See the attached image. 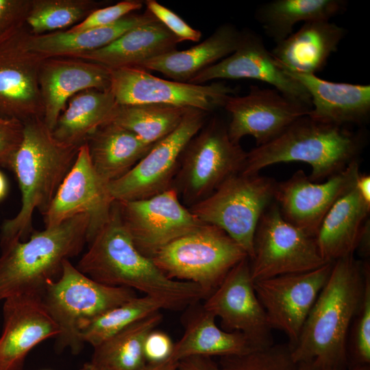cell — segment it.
<instances>
[{
  "label": "cell",
  "instance_id": "cell-21",
  "mask_svg": "<svg viewBox=\"0 0 370 370\" xmlns=\"http://www.w3.org/2000/svg\"><path fill=\"white\" fill-rule=\"evenodd\" d=\"M3 301L0 370H24L28 353L42 341L56 337L60 330L41 295L20 294Z\"/></svg>",
  "mask_w": 370,
  "mask_h": 370
},
{
  "label": "cell",
  "instance_id": "cell-11",
  "mask_svg": "<svg viewBox=\"0 0 370 370\" xmlns=\"http://www.w3.org/2000/svg\"><path fill=\"white\" fill-rule=\"evenodd\" d=\"M25 23L0 34V116L23 123L42 119L39 73L47 58L29 49Z\"/></svg>",
  "mask_w": 370,
  "mask_h": 370
},
{
  "label": "cell",
  "instance_id": "cell-23",
  "mask_svg": "<svg viewBox=\"0 0 370 370\" xmlns=\"http://www.w3.org/2000/svg\"><path fill=\"white\" fill-rule=\"evenodd\" d=\"M286 72L308 91L312 106L308 114L310 119L344 127L362 125L369 121V84L333 82L313 74Z\"/></svg>",
  "mask_w": 370,
  "mask_h": 370
},
{
  "label": "cell",
  "instance_id": "cell-31",
  "mask_svg": "<svg viewBox=\"0 0 370 370\" xmlns=\"http://www.w3.org/2000/svg\"><path fill=\"white\" fill-rule=\"evenodd\" d=\"M116 105L110 90L79 92L69 100L52 134L60 142L80 146L97 128L110 121Z\"/></svg>",
  "mask_w": 370,
  "mask_h": 370
},
{
  "label": "cell",
  "instance_id": "cell-19",
  "mask_svg": "<svg viewBox=\"0 0 370 370\" xmlns=\"http://www.w3.org/2000/svg\"><path fill=\"white\" fill-rule=\"evenodd\" d=\"M359 173L358 160L323 183L310 181L299 170L289 179L276 182L274 201L287 221L315 237L329 210L354 186Z\"/></svg>",
  "mask_w": 370,
  "mask_h": 370
},
{
  "label": "cell",
  "instance_id": "cell-12",
  "mask_svg": "<svg viewBox=\"0 0 370 370\" xmlns=\"http://www.w3.org/2000/svg\"><path fill=\"white\" fill-rule=\"evenodd\" d=\"M119 105L162 104L212 112L236 90L223 82L194 84L156 77L135 67L110 69V88Z\"/></svg>",
  "mask_w": 370,
  "mask_h": 370
},
{
  "label": "cell",
  "instance_id": "cell-16",
  "mask_svg": "<svg viewBox=\"0 0 370 370\" xmlns=\"http://www.w3.org/2000/svg\"><path fill=\"white\" fill-rule=\"evenodd\" d=\"M114 201L108 184L92 164L86 142L79 146L73 166L43 214L45 227L87 214L90 221L87 242L90 243L107 221Z\"/></svg>",
  "mask_w": 370,
  "mask_h": 370
},
{
  "label": "cell",
  "instance_id": "cell-13",
  "mask_svg": "<svg viewBox=\"0 0 370 370\" xmlns=\"http://www.w3.org/2000/svg\"><path fill=\"white\" fill-rule=\"evenodd\" d=\"M208 112L189 108L180 125L156 143L136 165L108 184L115 201L148 198L172 188L182 153L206 122Z\"/></svg>",
  "mask_w": 370,
  "mask_h": 370
},
{
  "label": "cell",
  "instance_id": "cell-50",
  "mask_svg": "<svg viewBox=\"0 0 370 370\" xmlns=\"http://www.w3.org/2000/svg\"><path fill=\"white\" fill-rule=\"evenodd\" d=\"M79 370H84V369L82 367Z\"/></svg>",
  "mask_w": 370,
  "mask_h": 370
},
{
  "label": "cell",
  "instance_id": "cell-1",
  "mask_svg": "<svg viewBox=\"0 0 370 370\" xmlns=\"http://www.w3.org/2000/svg\"><path fill=\"white\" fill-rule=\"evenodd\" d=\"M369 264L354 254L334 261L296 343L293 360L331 370L349 368L347 334L362 301Z\"/></svg>",
  "mask_w": 370,
  "mask_h": 370
},
{
  "label": "cell",
  "instance_id": "cell-47",
  "mask_svg": "<svg viewBox=\"0 0 370 370\" xmlns=\"http://www.w3.org/2000/svg\"><path fill=\"white\" fill-rule=\"evenodd\" d=\"M297 370H331L317 367L310 363H299ZM346 370H370V365L359 366L348 368Z\"/></svg>",
  "mask_w": 370,
  "mask_h": 370
},
{
  "label": "cell",
  "instance_id": "cell-48",
  "mask_svg": "<svg viewBox=\"0 0 370 370\" xmlns=\"http://www.w3.org/2000/svg\"><path fill=\"white\" fill-rule=\"evenodd\" d=\"M8 190L7 181L3 174L0 171V200L6 195Z\"/></svg>",
  "mask_w": 370,
  "mask_h": 370
},
{
  "label": "cell",
  "instance_id": "cell-17",
  "mask_svg": "<svg viewBox=\"0 0 370 370\" xmlns=\"http://www.w3.org/2000/svg\"><path fill=\"white\" fill-rule=\"evenodd\" d=\"M223 108L230 116L227 127L232 141L240 144L243 137L251 136L256 146L274 140L311 110L275 88L256 86H251L244 96H230Z\"/></svg>",
  "mask_w": 370,
  "mask_h": 370
},
{
  "label": "cell",
  "instance_id": "cell-20",
  "mask_svg": "<svg viewBox=\"0 0 370 370\" xmlns=\"http://www.w3.org/2000/svg\"><path fill=\"white\" fill-rule=\"evenodd\" d=\"M251 79L265 82L286 97L309 107L308 91L291 77L269 51L260 35L251 29L242 30L236 50L193 77L188 83L204 84L214 79Z\"/></svg>",
  "mask_w": 370,
  "mask_h": 370
},
{
  "label": "cell",
  "instance_id": "cell-25",
  "mask_svg": "<svg viewBox=\"0 0 370 370\" xmlns=\"http://www.w3.org/2000/svg\"><path fill=\"white\" fill-rule=\"evenodd\" d=\"M181 317L184 333L174 343L169 360L178 362L191 356H229L256 350L239 332H227L219 328L216 317L200 303L187 306Z\"/></svg>",
  "mask_w": 370,
  "mask_h": 370
},
{
  "label": "cell",
  "instance_id": "cell-49",
  "mask_svg": "<svg viewBox=\"0 0 370 370\" xmlns=\"http://www.w3.org/2000/svg\"><path fill=\"white\" fill-rule=\"evenodd\" d=\"M82 368L84 369V370H110V369H108L96 367V366L92 365L90 362L85 364L82 367Z\"/></svg>",
  "mask_w": 370,
  "mask_h": 370
},
{
  "label": "cell",
  "instance_id": "cell-14",
  "mask_svg": "<svg viewBox=\"0 0 370 370\" xmlns=\"http://www.w3.org/2000/svg\"><path fill=\"white\" fill-rule=\"evenodd\" d=\"M117 204L135 247L151 259L171 242L204 224L173 188L148 198Z\"/></svg>",
  "mask_w": 370,
  "mask_h": 370
},
{
  "label": "cell",
  "instance_id": "cell-37",
  "mask_svg": "<svg viewBox=\"0 0 370 370\" xmlns=\"http://www.w3.org/2000/svg\"><path fill=\"white\" fill-rule=\"evenodd\" d=\"M221 370H297L287 344L271 345L241 355L221 357Z\"/></svg>",
  "mask_w": 370,
  "mask_h": 370
},
{
  "label": "cell",
  "instance_id": "cell-44",
  "mask_svg": "<svg viewBox=\"0 0 370 370\" xmlns=\"http://www.w3.org/2000/svg\"><path fill=\"white\" fill-rule=\"evenodd\" d=\"M177 370H221L219 363L212 357L191 356L180 360Z\"/></svg>",
  "mask_w": 370,
  "mask_h": 370
},
{
  "label": "cell",
  "instance_id": "cell-29",
  "mask_svg": "<svg viewBox=\"0 0 370 370\" xmlns=\"http://www.w3.org/2000/svg\"><path fill=\"white\" fill-rule=\"evenodd\" d=\"M157 20L147 10L129 14L109 25L78 32L58 31L40 35L30 34V50L46 58L74 57L101 49L140 25Z\"/></svg>",
  "mask_w": 370,
  "mask_h": 370
},
{
  "label": "cell",
  "instance_id": "cell-6",
  "mask_svg": "<svg viewBox=\"0 0 370 370\" xmlns=\"http://www.w3.org/2000/svg\"><path fill=\"white\" fill-rule=\"evenodd\" d=\"M136 297L133 289L99 283L79 271L69 260L60 277L45 288L42 301L60 330L57 352L69 348L79 354L84 346L80 328L106 311Z\"/></svg>",
  "mask_w": 370,
  "mask_h": 370
},
{
  "label": "cell",
  "instance_id": "cell-39",
  "mask_svg": "<svg viewBox=\"0 0 370 370\" xmlns=\"http://www.w3.org/2000/svg\"><path fill=\"white\" fill-rule=\"evenodd\" d=\"M143 5V1L140 0H125L114 5L99 8L68 30L78 32L111 25L126 15L140 10Z\"/></svg>",
  "mask_w": 370,
  "mask_h": 370
},
{
  "label": "cell",
  "instance_id": "cell-33",
  "mask_svg": "<svg viewBox=\"0 0 370 370\" xmlns=\"http://www.w3.org/2000/svg\"><path fill=\"white\" fill-rule=\"evenodd\" d=\"M160 311L133 323L93 347L92 365L110 370H138L146 362L143 347L151 331L161 323Z\"/></svg>",
  "mask_w": 370,
  "mask_h": 370
},
{
  "label": "cell",
  "instance_id": "cell-18",
  "mask_svg": "<svg viewBox=\"0 0 370 370\" xmlns=\"http://www.w3.org/2000/svg\"><path fill=\"white\" fill-rule=\"evenodd\" d=\"M203 306L220 319L222 329L242 333L256 349L273 344L265 311L254 289L248 257L230 270Z\"/></svg>",
  "mask_w": 370,
  "mask_h": 370
},
{
  "label": "cell",
  "instance_id": "cell-8",
  "mask_svg": "<svg viewBox=\"0 0 370 370\" xmlns=\"http://www.w3.org/2000/svg\"><path fill=\"white\" fill-rule=\"evenodd\" d=\"M247 153L240 144L232 141L227 125L213 117L184 148L172 188L189 208L210 195L227 179L241 173Z\"/></svg>",
  "mask_w": 370,
  "mask_h": 370
},
{
  "label": "cell",
  "instance_id": "cell-15",
  "mask_svg": "<svg viewBox=\"0 0 370 370\" xmlns=\"http://www.w3.org/2000/svg\"><path fill=\"white\" fill-rule=\"evenodd\" d=\"M332 264L328 262L307 272L254 282L271 329L283 332L290 347L297 341L306 319L328 279Z\"/></svg>",
  "mask_w": 370,
  "mask_h": 370
},
{
  "label": "cell",
  "instance_id": "cell-26",
  "mask_svg": "<svg viewBox=\"0 0 370 370\" xmlns=\"http://www.w3.org/2000/svg\"><path fill=\"white\" fill-rule=\"evenodd\" d=\"M370 204L354 186L340 197L323 218L315 239L321 257L334 262L353 255L369 227Z\"/></svg>",
  "mask_w": 370,
  "mask_h": 370
},
{
  "label": "cell",
  "instance_id": "cell-27",
  "mask_svg": "<svg viewBox=\"0 0 370 370\" xmlns=\"http://www.w3.org/2000/svg\"><path fill=\"white\" fill-rule=\"evenodd\" d=\"M180 40L158 20L136 26L110 44L74 57L110 69L138 68L145 62L177 49Z\"/></svg>",
  "mask_w": 370,
  "mask_h": 370
},
{
  "label": "cell",
  "instance_id": "cell-28",
  "mask_svg": "<svg viewBox=\"0 0 370 370\" xmlns=\"http://www.w3.org/2000/svg\"><path fill=\"white\" fill-rule=\"evenodd\" d=\"M242 30L225 23L200 43L185 50H174L151 58L138 68L162 73L173 81L188 82L197 74L232 53Z\"/></svg>",
  "mask_w": 370,
  "mask_h": 370
},
{
  "label": "cell",
  "instance_id": "cell-22",
  "mask_svg": "<svg viewBox=\"0 0 370 370\" xmlns=\"http://www.w3.org/2000/svg\"><path fill=\"white\" fill-rule=\"evenodd\" d=\"M39 86L44 108L42 120L53 131L68 99L85 90H110V69L79 58L50 57L41 65Z\"/></svg>",
  "mask_w": 370,
  "mask_h": 370
},
{
  "label": "cell",
  "instance_id": "cell-30",
  "mask_svg": "<svg viewBox=\"0 0 370 370\" xmlns=\"http://www.w3.org/2000/svg\"><path fill=\"white\" fill-rule=\"evenodd\" d=\"M86 143L94 169L108 184L127 173L153 147L112 122L97 128Z\"/></svg>",
  "mask_w": 370,
  "mask_h": 370
},
{
  "label": "cell",
  "instance_id": "cell-4",
  "mask_svg": "<svg viewBox=\"0 0 370 370\" xmlns=\"http://www.w3.org/2000/svg\"><path fill=\"white\" fill-rule=\"evenodd\" d=\"M365 140L362 132L316 121L306 115L274 140L247 151L241 173L258 174L268 166L295 161L311 166L310 181L326 180L358 160Z\"/></svg>",
  "mask_w": 370,
  "mask_h": 370
},
{
  "label": "cell",
  "instance_id": "cell-2",
  "mask_svg": "<svg viewBox=\"0 0 370 370\" xmlns=\"http://www.w3.org/2000/svg\"><path fill=\"white\" fill-rule=\"evenodd\" d=\"M88 244L76 267L99 283L138 291L162 301L172 310H184L204 299L197 285L168 278L137 249L123 223L116 201L107 221Z\"/></svg>",
  "mask_w": 370,
  "mask_h": 370
},
{
  "label": "cell",
  "instance_id": "cell-35",
  "mask_svg": "<svg viewBox=\"0 0 370 370\" xmlns=\"http://www.w3.org/2000/svg\"><path fill=\"white\" fill-rule=\"evenodd\" d=\"M168 310L162 301L147 295L136 297L111 308L80 328V337L84 343L95 347L121 330L154 312Z\"/></svg>",
  "mask_w": 370,
  "mask_h": 370
},
{
  "label": "cell",
  "instance_id": "cell-7",
  "mask_svg": "<svg viewBox=\"0 0 370 370\" xmlns=\"http://www.w3.org/2000/svg\"><path fill=\"white\" fill-rule=\"evenodd\" d=\"M247 257L245 251L223 230L204 223L164 246L151 260L168 278L197 285L205 299Z\"/></svg>",
  "mask_w": 370,
  "mask_h": 370
},
{
  "label": "cell",
  "instance_id": "cell-46",
  "mask_svg": "<svg viewBox=\"0 0 370 370\" xmlns=\"http://www.w3.org/2000/svg\"><path fill=\"white\" fill-rule=\"evenodd\" d=\"M177 362L169 360L160 364H145L138 370H177Z\"/></svg>",
  "mask_w": 370,
  "mask_h": 370
},
{
  "label": "cell",
  "instance_id": "cell-40",
  "mask_svg": "<svg viewBox=\"0 0 370 370\" xmlns=\"http://www.w3.org/2000/svg\"><path fill=\"white\" fill-rule=\"evenodd\" d=\"M144 4L146 5L147 10L180 42L184 40L198 42L200 40L201 32L193 28L169 8L155 0H147Z\"/></svg>",
  "mask_w": 370,
  "mask_h": 370
},
{
  "label": "cell",
  "instance_id": "cell-34",
  "mask_svg": "<svg viewBox=\"0 0 370 370\" xmlns=\"http://www.w3.org/2000/svg\"><path fill=\"white\" fill-rule=\"evenodd\" d=\"M188 109L162 104H117L109 122L132 132L143 143L153 146L180 125Z\"/></svg>",
  "mask_w": 370,
  "mask_h": 370
},
{
  "label": "cell",
  "instance_id": "cell-32",
  "mask_svg": "<svg viewBox=\"0 0 370 370\" xmlns=\"http://www.w3.org/2000/svg\"><path fill=\"white\" fill-rule=\"evenodd\" d=\"M347 6L345 0H273L256 8L255 18L267 36L278 42L291 35L297 23L330 21Z\"/></svg>",
  "mask_w": 370,
  "mask_h": 370
},
{
  "label": "cell",
  "instance_id": "cell-38",
  "mask_svg": "<svg viewBox=\"0 0 370 370\" xmlns=\"http://www.w3.org/2000/svg\"><path fill=\"white\" fill-rule=\"evenodd\" d=\"M349 368L370 365V272L367 274L360 309L355 317Z\"/></svg>",
  "mask_w": 370,
  "mask_h": 370
},
{
  "label": "cell",
  "instance_id": "cell-42",
  "mask_svg": "<svg viewBox=\"0 0 370 370\" xmlns=\"http://www.w3.org/2000/svg\"><path fill=\"white\" fill-rule=\"evenodd\" d=\"M174 347L170 336L166 332L153 330L147 335L143 347L146 364L156 365L169 360Z\"/></svg>",
  "mask_w": 370,
  "mask_h": 370
},
{
  "label": "cell",
  "instance_id": "cell-45",
  "mask_svg": "<svg viewBox=\"0 0 370 370\" xmlns=\"http://www.w3.org/2000/svg\"><path fill=\"white\" fill-rule=\"evenodd\" d=\"M355 187L362 198L370 204V176L367 174H358Z\"/></svg>",
  "mask_w": 370,
  "mask_h": 370
},
{
  "label": "cell",
  "instance_id": "cell-41",
  "mask_svg": "<svg viewBox=\"0 0 370 370\" xmlns=\"http://www.w3.org/2000/svg\"><path fill=\"white\" fill-rule=\"evenodd\" d=\"M24 123L0 116V165L8 168L23 137Z\"/></svg>",
  "mask_w": 370,
  "mask_h": 370
},
{
  "label": "cell",
  "instance_id": "cell-5",
  "mask_svg": "<svg viewBox=\"0 0 370 370\" xmlns=\"http://www.w3.org/2000/svg\"><path fill=\"white\" fill-rule=\"evenodd\" d=\"M89 221L87 214H79L2 249L0 301L20 294L42 296L61 275L64 261L77 256L87 242Z\"/></svg>",
  "mask_w": 370,
  "mask_h": 370
},
{
  "label": "cell",
  "instance_id": "cell-10",
  "mask_svg": "<svg viewBox=\"0 0 370 370\" xmlns=\"http://www.w3.org/2000/svg\"><path fill=\"white\" fill-rule=\"evenodd\" d=\"M249 263L254 282L312 271L328 262L320 254L315 237L287 221L274 201L259 220Z\"/></svg>",
  "mask_w": 370,
  "mask_h": 370
},
{
  "label": "cell",
  "instance_id": "cell-36",
  "mask_svg": "<svg viewBox=\"0 0 370 370\" xmlns=\"http://www.w3.org/2000/svg\"><path fill=\"white\" fill-rule=\"evenodd\" d=\"M104 4L92 0H32L25 24L33 35L74 26Z\"/></svg>",
  "mask_w": 370,
  "mask_h": 370
},
{
  "label": "cell",
  "instance_id": "cell-9",
  "mask_svg": "<svg viewBox=\"0 0 370 370\" xmlns=\"http://www.w3.org/2000/svg\"><path fill=\"white\" fill-rule=\"evenodd\" d=\"M275 185L272 178L239 173L188 209L204 223L223 230L251 259L255 232L261 216L274 201Z\"/></svg>",
  "mask_w": 370,
  "mask_h": 370
},
{
  "label": "cell",
  "instance_id": "cell-24",
  "mask_svg": "<svg viewBox=\"0 0 370 370\" xmlns=\"http://www.w3.org/2000/svg\"><path fill=\"white\" fill-rule=\"evenodd\" d=\"M346 32L328 20L304 23L296 32L275 42L271 53L287 72L315 75L338 50Z\"/></svg>",
  "mask_w": 370,
  "mask_h": 370
},
{
  "label": "cell",
  "instance_id": "cell-43",
  "mask_svg": "<svg viewBox=\"0 0 370 370\" xmlns=\"http://www.w3.org/2000/svg\"><path fill=\"white\" fill-rule=\"evenodd\" d=\"M32 0H0V34L25 23Z\"/></svg>",
  "mask_w": 370,
  "mask_h": 370
},
{
  "label": "cell",
  "instance_id": "cell-3",
  "mask_svg": "<svg viewBox=\"0 0 370 370\" xmlns=\"http://www.w3.org/2000/svg\"><path fill=\"white\" fill-rule=\"evenodd\" d=\"M79 147L57 140L42 119L24 123L22 142L8 166L18 182L21 207L14 217L2 224L1 250L31 232L35 210L46 212L73 166Z\"/></svg>",
  "mask_w": 370,
  "mask_h": 370
}]
</instances>
